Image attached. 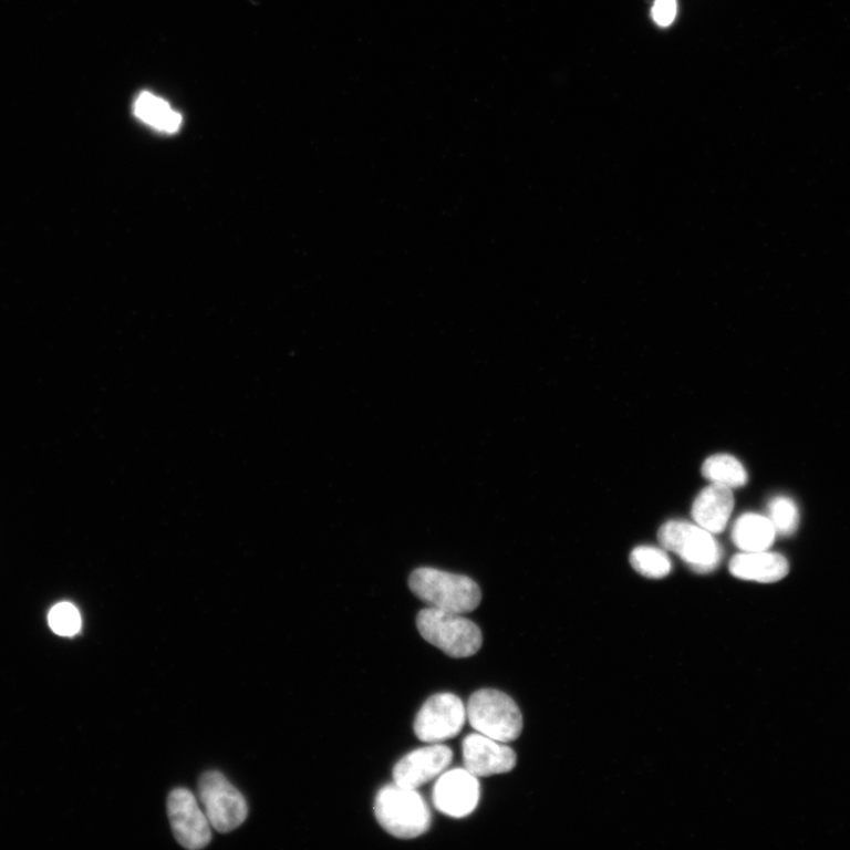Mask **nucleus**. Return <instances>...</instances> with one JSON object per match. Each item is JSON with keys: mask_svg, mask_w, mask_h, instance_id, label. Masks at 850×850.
I'll return each mask as SVG.
<instances>
[{"mask_svg": "<svg viewBox=\"0 0 850 850\" xmlns=\"http://www.w3.org/2000/svg\"><path fill=\"white\" fill-rule=\"evenodd\" d=\"M730 572L742 580L773 583L788 576L789 563L784 556L778 553L768 551L743 552L732 559Z\"/></svg>", "mask_w": 850, "mask_h": 850, "instance_id": "ddd939ff", "label": "nucleus"}, {"mask_svg": "<svg viewBox=\"0 0 850 850\" xmlns=\"http://www.w3.org/2000/svg\"><path fill=\"white\" fill-rule=\"evenodd\" d=\"M375 815L382 828L397 839H416L432 826V812L416 789L390 785L375 800Z\"/></svg>", "mask_w": 850, "mask_h": 850, "instance_id": "f03ea898", "label": "nucleus"}, {"mask_svg": "<svg viewBox=\"0 0 850 850\" xmlns=\"http://www.w3.org/2000/svg\"><path fill=\"white\" fill-rule=\"evenodd\" d=\"M678 14L677 0H654L651 17L660 28H668L676 21Z\"/></svg>", "mask_w": 850, "mask_h": 850, "instance_id": "aec40b11", "label": "nucleus"}, {"mask_svg": "<svg viewBox=\"0 0 850 850\" xmlns=\"http://www.w3.org/2000/svg\"><path fill=\"white\" fill-rule=\"evenodd\" d=\"M769 519L776 533L789 537L795 533L800 522L799 508L787 496H777L768 506Z\"/></svg>", "mask_w": 850, "mask_h": 850, "instance_id": "a211bd4d", "label": "nucleus"}, {"mask_svg": "<svg viewBox=\"0 0 850 850\" xmlns=\"http://www.w3.org/2000/svg\"><path fill=\"white\" fill-rule=\"evenodd\" d=\"M199 797L212 828L229 832L240 827L248 813L242 794L219 771L205 773L199 781Z\"/></svg>", "mask_w": 850, "mask_h": 850, "instance_id": "423d86ee", "label": "nucleus"}, {"mask_svg": "<svg viewBox=\"0 0 850 850\" xmlns=\"http://www.w3.org/2000/svg\"><path fill=\"white\" fill-rule=\"evenodd\" d=\"M453 751L442 744L417 749L404 756L394 768V781L396 785L417 789L433 781L452 764Z\"/></svg>", "mask_w": 850, "mask_h": 850, "instance_id": "9b49d317", "label": "nucleus"}, {"mask_svg": "<svg viewBox=\"0 0 850 850\" xmlns=\"http://www.w3.org/2000/svg\"><path fill=\"white\" fill-rule=\"evenodd\" d=\"M633 569L652 579H662L672 571V563L667 554L657 547H636L630 557Z\"/></svg>", "mask_w": 850, "mask_h": 850, "instance_id": "f3484780", "label": "nucleus"}, {"mask_svg": "<svg viewBox=\"0 0 850 850\" xmlns=\"http://www.w3.org/2000/svg\"><path fill=\"white\" fill-rule=\"evenodd\" d=\"M433 801L438 811L455 819L469 817L480 801V784L465 769L443 774L434 787Z\"/></svg>", "mask_w": 850, "mask_h": 850, "instance_id": "1a4fd4ad", "label": "nucleus"}, {"mask_svg": "<svg viewBox=\"0 0 850 850\" xmlns=\"http://www.w3.org/2000/svg\"><path fill=\"white\" fill-rule=\"evenodd\" d=\"M467 717L464 702L453 694H437L423 704L414 730L424 743H440L456 737Z\"/></svg>", "mask_w": 850, "mask_h": 850, "instance_id": "0eeeda50", "label": "nucleus"}, {"mask_svg": "<svg viewBox=\"0 0 850 850\" xmlns=\"http://www.w3.org/2000/svg\"><path fill=\"white\" fill-rule=\"evenodd\" d=\"M134 114L152 128L168 134L180 129L183 116L168 102L151 93H142L135 101Z\"/></svg>", "mask_w": 850, "mask_h": 850, "instance_id": "2eb2a0df", "label": "nucleus"}, {"mask_svg": "<svg viewBox=\"0 0 850 850\" xmlns=\"http://www.w3.org/2000/svg\"><path fill=\"white\" fill-rule=\"evenodd\" d=\"M48 623L53 633L74 636L81 631L82 618L75 605L70 602H60L50 610Z\"/></svg>", "mask_w": 850, "mask_h": 850, "instance_id": "6ab92c4d", "label": "nucleus"}, {"mask_svg": "<svg viewBox=\"0 0 850 850\" xmlns=\"http://www.w3.org/2000/svg\"><path fill=\"white\" fill-rule=\"evenodd\" d=\"M466 769L476 777L506 774L517 766V754L505 743L483 734H473L463 742Z\"/></svg>", "mask_w": 850, "mask_h": 850, "instance_id": "9d476101", "label": "nucleus"}, {"mask_svg": "<svg viewBox=\"0 0 850 850\" xmlns=\"http://www.w3.org/2000/svg\"><path fill=\"white\" fill-rule=\"evenodd\" d=\"M167 810L177 842L190 850L203 849L209 844L210 823L189 790H173L168 797Z\"/></svg>", "mask_w": 850, "mask_h": 850, "instance_id": "6e6552de", "label": "nucleus"}, {"mask_svg": "<svg viewBox=\"0 0 850 850\" xmlns=\"http://www.w3.org/2000/svg\"><path fill=\"white\" fill-rule=\"evenodd\" d=\"M417 629L425 641L453 659H468L481 649L484 636L471 620L433 608L417 615Z\"/></svg>", "mask_w": 850, "mask_h": 850, "instance_id": "7ed1b4c3", "label": "nucleus"}, {"mask_svg": "<svg viewBox=\"0 0 850 850\" xmlns=\"http://www.w3.org/2000/svg\"><path fill=\"white\" fill-rule=\"evenodd\" d=\"M776 535L770 519L755 512L743 514L733 529L734 543L743 552L768 551Z\"/></svg>", "mask_w": 850, "mask_h": 850, "instance_id": "4468645a", "label": "nucleus"}, {"mask_svg": "<svg viewBox=\"0 0 850 850\" xmlns=\"http://www.w3.org/2000/svg\"><path fill=\"white\" fill-rule=\"evenodd\" d=\"M467 717L478 734L502 743L518 739L524 728L519 706L498 690L476 691L469 698Z\"/></svg>", "mask_w": 850, "mask_h": 850, "instance_id": "20e7f679", "label": "nucleus"}, {"mask_svg": "<svg viewBox=\"0 0 850 850\" xmlns=\"http://www.w3.org/2000/svg\"><path fill=\"white\" fill-rule=\"evenodd\" d=\"M734 506L732 489L712 484L698 494L691 514L698 526L713 535H719L728 525Z\"/></svg>", "mask_w": 850, "mask_h": 850, "instance_id": "f8f14e48", "label": "nucleus"}, {"mask_svg": "<svg viewBox=\"0 0 850 850\" xmlns=\"http://www.w3.org/2000/svg\"><path fill=\"white\" fill-rule=\"evenodd\" d=\"M706 480L730 489L746 486L748 473L739 460L732 455H714L708 457L702 467Z\"/></svg>", "mask_w": 850, "mask_h": 850, "instance_id": "dca6fc26", "label": "nucleus"}, {"mask_svg": "<svg viewBox=\"0 0 850 850\" xmlns=\"http://www.w3.org/2000/svg\"><path fill=\"white\" fill-rule=\"evenodd\" d=\"M410 588L429 608L457 614L473 612L483 599L480 588L469 577L431 567L415 570L410 578Z\"/></svg>", "mask_w": 850, "mask_h": 850, "instance_id": "f257e3e1", "label": "nucleus"}, {"mask_svg": "<svg viewBox=\"0 0 850 850\" xmlns=\"http://www.w3.org/2000/svg\"><path fill=\"white\" fill-rule=\"evenodd\" d=\"M661 545L680 556L699 574L714 572L722 560V548L711 531L685 521H668L659 533Z\"/></svg>", "mask_w": 850, "mask_h": 850, "instance_id": "39448f33", "label": "nucleus"}]
</instances>
